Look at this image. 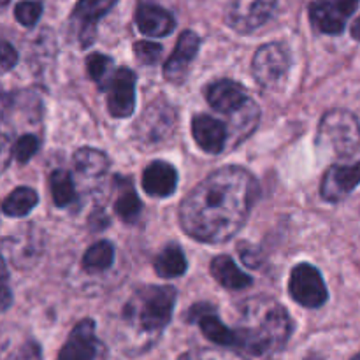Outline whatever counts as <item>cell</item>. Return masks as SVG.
<instances>
[{"mask_svg":"<svg viewBox=\"0 0 360 360\" xmlns=\"http://www.w3.org/2000/svg\"><path fill=\"white\" fill-rule=\"evenodd\" d=\"M14 14H16V20L20 21L23 27H34L39 21L42 14V6L39 2H32V0H25V2H20L14 9Z\"/></svg>","mask_w":360,"mask_h":360,"instance_id":"f546056e","label":"cell"},{"mask_svg":"<svg viewBox=\"0 0 360 360\" xmlns=\"http://www.w3.org/2000/svg\"><path fill=\"white\" fill-rule=\"evenodd\" d=\"M112 260H115V248L111 243L98 241L86 250L81 264L86 273H102L112 266Z\"/></svg>","mask_w":360,"mask_h":360,"instance_id":"484cf974","label":"cell"},{"mask_svg":"<svg viewBox=\"0 0 360 360\" xmlns=\"http://www.w3.org/2000/svg\"><path fill=\"white\" fill-rule=\"evenodd\" d=\"M236 333V347L246 354L262 357L281 350L292 334L287 309L271 299H257L245 306Z\"/></svg>","mask_w":360,"mask_h":360,"instance_id":"7a4b0ae2","label":"cell"},{"mask_svg":"<svg viewBox=\"0 0 360 360\" xmlns=\"http://www.w3.org/2000/svg\"><path fill=\"white\" fill-rule=\"evenodd\" d=\"M211 274L214 280L221 285V287L229 288V290H243V288L252 285V278L248 274L243 273L234 260L227 255H220L213 259L211 262Z\"/></svg>","mask_w":360,"mask_h":360,"instance_id":"ffe728a7","label":"cell"},{"mask_svg":"<svg viewBox=\"0 0 360 360\" xmlns=\"http://www.w3.org/2000/svg\"><path fill=\"white\" fill-rule=\"evenodd\" d=\"M257 192L255 178L246 169H218L185 197L179 206V224L190 238L220 245L241 231Z\"/></svg>","mask_w":360,"mask_h":360,"instance_id":"6da1fadb","label":"cell"},{"mask_svg":"<svg viewBox=\"0 0 360 360\" xmlns=\"http://www.w3.org/2000/svg\"><path fill=\"white\" fill-rule=\"evenodd\" d=\"M320 151L336 158H350L360 150V123L347 109H330L322 116L316 132Z\"/></svg>","mask_w":360,"mask_h":360,"instance_id":"277c9868","label":"cell"},{"mask_svg":"<svg viewBox=\"0 0 360 360\" xmlns=\"http://www.w3.org/2000/svg\"><path fill=\"white\" fill-rule=\"evenodd\" d=\"M192 134L200 150L206 153H221L229 139V130L218 120L210 115H197L192 120Z\"/></svg>","mask_w":360,"mask_h":360,"instance_id":"2e32d148","label":"cell"},{"mask_svg":"<svg viewBox=\"0 0 360 360\" xmlns=\"http://www.w3.org/2000/svg\"><path fill=\"white\" fill-rule=\"evenodd\" d=\"M276 0H232L227 9V23L239 34L257 30L273 16Z\"/></svg>","mask_w":360,"mask_h":360,"instance_id":"ba28073f","label":"cell"},{"mask_svg":"<svg viewBox=\"0 0 360 360\" xmlns=\"http://www.w3.org/2000/svg\"><path fill=\"white\" fill-rule=\"evenodd\" d=\"M288 292L292 299L304 308H320L327 301V287L322 274L311 264H299L292 269Z\"/></svg>","mask_w":360,"mask_h":360,"instance_id":"52a82bcc","label":"cell"},{"mask_svg":"<svg viewBox=\"0 0 360 360\" xmlns=\"http://www.w3.org/2000/svg\"><path fill=\"white\" fill-rule=\"evenodd\" d=\"M13 304V292L9 288V273H7L6 260L0 255V313L7 311Z\"/></svg>","mask_w":360,"mask_h":360,"instance_id":"836d02e7","label":"cell"},{"mask_svg":"<svg viewBox=\"0 0 360 360\" xmlns=\"http://www.w3.org/2000/svg\"><path fill=\"white\" fill-rule=\"evenodd\" d=\"M39 150V139L32 134H27V136H21L20 139L14 143V157L20 164H27Z\"/></svg>","mask_w":360,"mask_h":360,"instance_id":"d6a6232c","label":"cell"},{"mask_svg":"<svg viewBox=\"0 0 360 360\" xmlns=\"http://www.w3.org/2000/svg\"><path fill=\"white\" fill-rule=\"evenodd\" d=\"M49 188H51L53 202L58 207H67L76 200L77 192L72 181V176L63 169H56L49 176Z\"/></svg>","mask_w":360,"mask_h":360,"instance_id":"d4e9b609","label":"cell"},{"mask_svg":"<svg viewBox=\"0 0 360 360\" xmlns=\"http://www.w3.org/2000/svg\"><path fill=\"white\" fill-rule=\"evenodd\" d=\"M14 155L13 129L4 118H0V174L9 167V162Z\"/></svg>","mask_w":360,"mask_h":360,"instance_id":"83f0119b","label":"cell"},{"mask_svg":"<svg viewBox=\"0 0 360 360\" xmlns=\"http://www.w3.org/2000/svg\"><path fill=\"white\" fill-rule=\"evenodd\" d=\"M259 105L250 98L243 108L238 111L231 112V122H229V137L232 139V144H239L243 139L250 136L255 130L257 123H259Z\"/></svg>","mask_w":360,"mask_h":360,"instance_id":"44dd1931","label":"cell"},{"mask_svg":"<svg viewBox=\"0 0 360 360\" xmlns=\"http://www.w3.org/2000/svg\"><path fill=\"white\" fill-rule=\"evenodd\" d=\"M178 186V172L167 162H151L143 172V188L151 197H169Z\"/></svg>","mask_w":360,"mask_h":360,"instance_id":"e0dca14e","label":"cell"},{"mask_svg":"<svg viewBox=\"0 0 360 360\" xmlns=\"http://www.w3.org/2000/svg\"><path fill=\"white\" fill-rule=\"evenodd\" d=\"M206 98L214 111L224 115L238 111L250 101L246 88L231 79H220L210 84L206 90Z\"/></svg>","mask_w":360,"mask_h":360,"instance_id":"9a60e30c","label":"cell"},{"mask_svg":"<svg viewBox=\"0 0 360 360\" xmlns=\"http://www.w3.org/2000/svg\"><path fill=\"white\" fill-rule=\"evenodd\" d=\"M111 65H112L111 58L102 55V53H94V55H90L86 58L88 74H90V77L95 81V83H101V84L104 83Z\"/></svg>","mask_w":360,"mask_h":360,"instance_id":"f1b7e54d","label":"cell"},{"mask_svg":"<svg viewBox=\"0 0 360 360\" xmlns=\"http://www.w3.org/2000/svg\"><path fill=\"white\" fill-rule=\"evenodd\" d=\"M134 53L143 65H153L160 60L162 46L153 41H139L134 44Z\"/></svg>","mask_w":360,"mask_h":360,"instance_id":"4dcf8cb0","label":"cell"},{"mask_svg":"<svg viewBox=\"0 0 360 360\" xmlns=\"http://www.w3.org/2000/svg\"><path fill=\"white\" fill-rule=\"evenodd\" d=\"M360 0H315L309 7V18L322 34H341L348 18L357 9Z\"/></svg>","mask_w":360,"mask_h":360,"instance_id":"9c48e42d","label":"cell"},{"mask_svg":"<svg viewBox=\"0 0 360 360\" xmlns=\"http://www.w3.org/2000/svg\"><path fill=\"white\" fill-rule=\"evenodd\" d=\"M155 271L160 278H178L185 274L186 259L178 245H167L155 259Z\"/></svg>","mask_w":360,"mask_h":360,"instance_id":"603a6c76","label":"cell"},{"mask_svg":"<svg viewBox=\"0 0 360 360\" xmlns=\"http://www.w3.org/2000/svg\"><path fill=\"white\" fill-rule=\"evenodd\" d=\"M108 109L115 118H127L136 108V74L130 69L115 70L108 79Z\"/></svg>","mask_w":360,"mask_h":360,"instance_id":"30bf717a","label":"cell"},{"mask_svg":"<svg viewBox=\"0 0 360 360\" xmlns=\"http://www.w3.org/2000/svg\"><path fill=\"white\" fill-rule=\"evenodd\" d=\"M39 202V197L35 190L28 188V186H20V188L13 190L2 204V211L7 217L21 218L27 217Z\"/></svg>","mask_w":360,"mask_h":360,"instance_id":"cb8c5ba5","label":"cell"},{"mask_svg":"<svg viewBox=\"0 0 360 360\" xmlns=\"http://www.w3.org/2000/svg\"><path fill=\"white\" fill-rule=\"evenodd\" d=\"M115 211L123 221L127 224H132L137 220L141 213V200L137 197L136 190L132 188L129 181H125V185L120 190V195L115 202Z\"/></svg>","mask_w":360,"mask_h":360,"instance_id":"4316f807","label":"cell"},{"mask_svg":"<svg viewBox=\"0 0 360 360\" xmlns=\"http://www.w3.org/2000/svg\"><path fill=\"white\" fill-rule=\"evenodd\" d=\"M74 167L84 179H98L108 172L109 160L101 150L81 148L74 153Z\"/></svg>","mask_w":360,"mask_h":360,"instance_id":"7402d4cb","label":"cell"},{"mask_svg":"<svg viewBox=\"0 0 360 360\" xmlns=\"http://www.w3.org/2000/svg\"><path fill=\"white\" fill-rule=\"evenodd\" d=\"M7 4H9V0H0V7L7 6Z\"/></svg>","mask_w":360,"mask_h":360,"instance_id":"74e56055","label":"cell"},{"mask_svg":"<svg viewBox=\"0 0 360 360\" xmlns=\"http://www.w3.org/2000/svg\"><path fill=\"white\" fill-rule=\"evenodd\" d=\"M290 70V53L281 42H269L257 49L252 72L262 88H278Z\"/></svg>","mask_w":360,"mask_h":360,"instance_id":"8992f818","label":"cell"},{"mask_svg":"<svg viewBox=\"0 0 360 360\" xmlns=\"http://www.w3.org/2000/svg\"><path fill=\"white\" fill-rule=\"evenodd\" d=\"M18 63V53L7 41L0 39V70H11Z\"/></svg>","mask_w":360,"mask_h":360,"instance_id":"e575fe53","label":"cell"},{"mask_svg":"<svg viewBox=\"0 0 360 360\" xmlns=\"http://www.w3.org/2000/svg\"><path fill=\"white\" fill-rule=\"evenodd\" d=\"M136 23L141 34L148 37H164L171 34L176 27L172 14L153 4H143L137 7Z\"/></svg>","mask_w":360,"mask_h":360,"instance_id":"d6986e66","label":"cell"},{"mask_svg":"<svg viewBox=\"0 0 360 360\" xmlns=\"http://www.w3.org/2000/svg\"><path fill=\"white\" fill-rule=\"evenodd\" d=\"M178 360H245L236 354H229L224 350H214V348H195L186 354H183Z\"/></svg>","mask_w":360,"mask_h":360,"instance_id":"1f68e13d","label":"cell"},{"mask_svg":"<svg viewBox=\"0 0 360 360\" xmlns=\"http://www.w3.org/2000/svg\"><path fill=\"white\" fill-rule=\"evenodd\" d=\"M243 260L246 262V266L250 267H259V259H257V255H259V252L253 248H248V250H243Z\"/></svg>","mask_w":360,"mask_h":360,"instance_id":"d590c367","label":"cell"},{"mask_svg":"<svg viewBox=\"0 0 360 360\" xmlns=\"http://www.w3.org/2000/svg\"><path fill=\"white\" fill-rule=\"evenodd\" d=\"M176 304V290L172 287H143L134 292L123 308V323L127 333L148 345L171 322Z\"/></svg>","mask_w":360,"mask_h":360,"instance_id":"3957f363","label":"cell"},{"mask_svg":"<svg viewBox=\"0 0 360 360\" xmlns=\"http://www.w3.org/2000/svg\"><path fill=\"white\" fill-rule=\"evenodd\" d=\"M360 183V162L336 164L327 169L320 185V195L327 202H341L347 199Z\"/></svg>","mask_w":360,"mask_h":360,"instance_id":"8fae6325","label":"cell"},{"mask_svg":"<svg viewBox=\"0 0 360 360\" xmlns=\"http://www.w3.org/2000/svg\"><path fill=\"white\" fill-rule=\"evenodd\" d=\"M178 125V111L171 102L157 98L141 115L136 125V137L141 146H160L174 134Z\"/></svg>","mask_w":360,"mask_h":360,"instance_id":"5b68a950","label":"cell"},{"mask_svg":"<svg viewBox=\"0 0 360 360\" xmlns=\"http://www.w3.org/2000/svg\"><path fill=\"white\" fill-rule=\"evenodd\" d=\"M190 320H197L204 336L213 343L220 345V347H236V343H238L234 330L224 326V322L211 311L207 304L193 306L190 309Z\"/></svg>","mask_w":360,"mask_h":360,"instance_id":"ac0fdd59","label":"cell"},{"mask_svg":"<svg viewBox=\"0 0 360 360\" xmlns=\"http://www.w3.org/2000/svg\"><path fill=\"white\" fill-rule=\"evenodd\" d=\"M200 48V39L195 32L185 30L179 35L176 48L164 67V77L171 83H181L186 77L190 63L197 56Z\"/></svg>","mask_w":360,"mask_h":360,"instance_id":"7c38bea8","label":"cell"},{"mask_svg":"<svg viewBox=\"0 0 360 360\" xmlns=\"http://www.w3.org/2000/svg\"><path fill=\"white\" fill-rule=\"evenodd\" d=\"M116 0H79L74 9L72 20L77 25L79 42L83 48L94 42L97 34V21L112 9Z\"/></svg>","mask_w":360,"mask_h":360,"instance_id":"5bb4252c","label":"cell"},{"mask_svg":"<svg viewBox=\"0 0 360 360\" xmlns=\"http://www.w3.org/2000/svg\"><path fill=\"white\" fill-rule=\"evenodd\" d=\"M352 360H360V354H357V355H355V357H354V359H352Z\"/></svg>","mask_w":360,"mask_h":360,"instance_id":"f35d334b","label":"cell"},{"mask_svg":"<svg viewBox=\"0 0 360 360\" xmlns=\"http://www.w3.org/2000/svg\"><path fill=\"white\" fill-rule=\"evenodd\" d=\"M97 347L98 343L95 338L94 320H81L60 350L58 360H95L97 359Z\"/></svg>","mask_w":360,"mask_h":360,"instance_id":"4fadbf2b","label":"cell"},{"mask_svg":"<svg viewBox=\"0 0 360 360\" xmlns=\"http://www.w3.org/2000/svg\"><path fill=\"white\" fill-rule=\"evenodd\" d=\"M352 37L360 42V16L354 21V25H352Z\"/></svg>","mask_w":360,"mask_h":360,"instance_id":"8d00e7d4","label":"cell"}]
</instances>
